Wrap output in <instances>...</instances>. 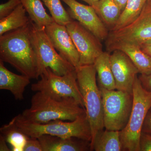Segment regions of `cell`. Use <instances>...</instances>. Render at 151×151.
Returning a JSON list of instances; mask_svg holds the SVG:
<instances>
[{"label":"cell","mask_w":151,"mask_h":151,"mask_svg":"<svg viewBox=\"0 0 151 151\" xmlns=\"http://www.w3.org/2000/svg\"><path fill=\"white\" fill-rule=\"evenodd\" d=\"M48 9L54 22L65 26L73 20L70 15L63 6L61 0H42Z\"/></svg>","instance_id":"cell-24"},{"label":"cell","mask_w":151,"mask_h":151,"mask_svg":"<svg viewBox=\"0 0 151 151\" xmlns=\"http://www.w3.org/2000/svg\"><path fill=\"white\" fill-rule=\"evenodd\" d=\"M76 70L78 87L91 128L92 144L97 134L105 128L102 94L96 82L97 72L94 64L79 66Z\"/></svg>","instance_id":"cell-4"},{"label":"cell","mask_w":151,"mask_h":151,"mask_svg":"<svg viewBox=\"0 0 151 151\" xmlns=\"http://www.w3.org/2000/svg\"><path fill=\"white\" fill-rule=\"evenodd\" d=\"M110 54L111 67L116 89L133 94L134 82L139 73L129 57L123 51L116 50Z\"/></svg>","instance_id":"cell-12"},{"label":"cell","mask_w":151,"mask_h":151,"mask_svg":"<svg viewBox=\"0 0 151 151\" xmlns=\"http://www.w3.org/2000/svg\"><path fill=\"white\" fill-rule=\"evenodd\" d=\"M66 27L78 51L80 66L94 64L103 52L101 41L75 20Z\"/></svg>","instance_id":"cell-10"},{"label":"cell","mask_w":151,"mask_h":151,"mask_svg":"<svg viewBox=\"0 0 151 151\" xmlns=\"http://www.w3.org/2000/svg\"><path fill=\"white\" fill-rule=\"evenodd\" d=\"M23 151H42V147L38 138L29 137L24 147Z\"/></svg>","instance_id":"cell-26"},{"label":"cell","mask_w":151,"mask_h":151,"mask_svg":"<svg viewBox=\"0 0 151 151\" xmlns=\"http://www.w3.org/2000/svg\"><path fill=\"white\" fill-rule=\"evenodd\" d=\"M31 20L39 28H45L54 22L47 13L42 0H20Z\"/></svg>","instance_id":"cell-20"},{"label":"cell","mask_w":151,"mask_h":151,"mask_svg":"<svg viewBox=\"0 0 151 151\" xmlns=\"http://www.w3.org/2000/svg\"><path fill=\"white\" fill-rule=\"evenodd\" d=\"M52 44L58 53L75 68L80 66L78 51L65 26L53 22L45 28Z\"/></svg>","instance_id":"cell-13"},{"label":"cell","mask_w":151,"mask_h":151,"mask_svg":"<svg viewBox=\"0 0 151 151\" xmlns=\"http://www.w3.org/2000/svg\"><path fill=\"white\" fill-rule=\"evenodd\" d=\"M148 1L149 2H150V4L151 6V0H150V1Z\"/></svg>","instance_id":"cell-34"},{"label":"cell","mask_w":151,"mask_h":151,"mask_svg":"<svg viewBox=\"0 0 151 151\" xmlns=\"http://www.w3.org/2000/svg\"><path fill=\"white\" fill-rule=\"evenodd\" d=\"M139 47L144 52L151 57V40L144 42Z\"/></svg>","instance_id":"cell-30"},{"label":"cell","mask_w":151,"mask_h":151,"mask_svg":"<svg viewBox=\"0 0 151 151\" xmlns=\"http://www.w3.org/2000/svg\"><path fill=\"white\" fill-rule=\"evenodd\" d=\"M20 4H21L20 0H9L6 2L1 4L0 19L8 15Z\"/></svg>","instance_id":"cell-25"},{"label":"cell","mask_w":151,"mask_h":151,"mask_svg":"<svg viewBox=\"0 0 151 151\" xmlns=\"http://www.w3.org/2000/svg\"><path fill=\"white\" fill-rule=\"evenodd\" d=\"M103 99V120L106 129L121 131L127 126L133 103V94L99 86Z\"/></svg>","instance_id":"cell-7"},{"label":"cell","mask_w":151,"mask_h":151,"mask_svg":"<svg viewBox=\"0 0 151 151\" xmlns=\"http://www.w3.org/2000/svg\"><path fill=\"white\" fill-rule=\"evenodd\" d=\"M139 78L144 88L148 91H151V74L148 75L141 74Z\"/></svg>","instance_id":"cell-28"},{"label":"cell","mask_w":151,"mask_h":151,"mask_svg":"<svg viewBox=\"0 0 151 151\" xmlns=\"http://www.w3.org/2000/svg\"><path fill=\"white\" fill-rule=\"evenodd\" d=\"M26 13L23 6L20 4L8 15L0 19V36L27 25L31 20L27 16Z\"/></svg>","instance_id":"cell-21"},{"label":"cell","mask_w":151,"mask_h":151,"mask_svg":"<svg viewBox=\"0 0 151 151\" xmlns=\"http://www.w3.org/2000/svg\"><path fill=\"white\" fill-rule=\"evenodd\" d=\"M98 76L99 86L108 90L116 89V82L111 69L110 54L103 52L94 63Z\"/></svg>","instance_id":"cell-18"},{"label":"cell","mask_w":151,"mask_h":151,"mask_svg":"<svg viewBox=\"0 0 151 151\" xmlns=\"http://www.w3.org/2000/svg\"><path fill=\"white\" fill-rule=\"evenodd\" d=\"M30 83L26 76L18 75L8 70L0 60V89L10 91L16 100L24 99L26 88Z\"/></svg>","instance_id":"cell-15"},{"label":"cell","mask_w":151,"mask_h":151,"mask_svg":"<svg viewBox=\"0 0 151 151\" xmlns=\"http://www.w3.org/2000/svg\"><path fill=\"white\" fill-rule=\"evenodd\" d=\"M150 111H151V108L150 110Z\"/></svg>","instance_id":"cell-35"},{"label":"cell","mask_w":151,"mask_h":151,"mask_svg":"<svg viewBox=\"0 0 151 151\" xmlns=\"http://www.w3.org/2000/svg\"><path fill=\"white\" fill-rule=\"evenodd\" d=\"M12 121L24 134L31 137L38 138L43 135L61 137H75L91 142V128L86 113L73 121L57 120L46 123L30 122L21 114Z\"/></svg>","instance_id":"cell-3"},{"label":"cell","mask_w":151,"mask_h":151,"mask_svg":"<svg viewBox=\"0 0 151 151\" xmlns=\"http://www.w3.org/2000/svg\"><path fill=\"white\" fill-rule=\"evenodd\" d=\"M6 142V141L4 137L1 134L0 135V151H11L9 147H8Z\"/></svg>","instance_id":"cell-31"},{"label":"cell","mask_w":151,"mask_h":151,"mask_svg":"<svg viewBox=\"0 0 151 151\" xmlns=\"http://www.w3.org/2000/svg\"><path fill=\"white\" fill-rule=\"evenodd\" d=\"M114 1L119 6L122 11H123L127 4L128 0H114Z\"/></svg>","instance_id":"cell-32"},{"label":"cell","mask_w":151,"mask_h":151,"mask_svg":"<svg viewBox=\"0 0 151 151\" xmlns=\"http://www.w3.org/2000/svg\"><path fill=\"white\" fill-rule=\"evenodd\" d=\"M140 151H151V134L142 132L139 141Z\"/></svg>","instance_id":"cell-27"},{"label":"cell","mask_w":151,"mask_h":151,"mask_svg":"<svg viewBox=\"0 0 151 151\" xmlns=\"http://www.w3.org/2000/svg\"><path fill=\"white\" fill-rule=\"evenodd\" d=\"M107 51L116 50L123 51L129 57L142 75L151 74V57L141 49L140 47L126 43H116L106 46Z\"/></svg>","instance_id":"cell-16"},{"label":"cell","mask_w":151,"mask_h":151,"mask_svg":"<svg viewBox=\"0 0 151 151\" xmlns=\"http://www.w3.org/2000/svg\"><path fill=\"white\" fill-rule=\"evenodd\" d=\"M37 138L42 151H91V142L77 138L43 135Z\"/></svg>","instance_id":"cell-14"},{"label":"cell","mask_w":151,"mask_h":151,"mask_svg":"<svg viewBox=\"0 0 151 151\" xmlns=\"http://www.w3.org/2000/svg\"><path fill=\"white\" fill-rule=\"evenodd\" d=\"M92 6L109 31L116 24L122 12L114 0H99Z\"/></svg>","instance_id":"cell-19"},{"label":"cell","mask_w":151,"mask_h":151,"mask_svg":"<svg viewBox=\"0 0 151 151\" xmlns=\"http://www.w3.org/2000/svg\"><path fill=\"white\" fill-rule=\"evenodd\" d=\"M81 1H84V2L88 4L89 5L92 6L97 2L99 0H81Z\"/></svg>","instance_id":"cell-33"},{"label":"cell","mask_w":151,"mask_h":151,"mask_svg":"<svg viewBox=\"0 0 151 151\" xmlns=\"http://www.w3.org/2000/svg\"><path fill=\"white\" fill-rule=\"evenodd\" d=\"M40 78L36 83L32 84V91L42 92L56 99L73 98L85 108L77 83L76 70L60 76L47 68Z\"/></svg>","instance_id":"cell-8"},{"label":"cell","mask_w":151,"mask_h":151,"mask_svg":"<svg viewBox=\"0 0 151 151\" xmlns=\"http://www.w3.org/2000/svg\"><path fill=\"white\" fill-rule=\"evenodd\" d=\"M31 34L36 53L39 78L47 68L60 76L76 70L73 65L57 52L47 36L45 28H39L32 22Z\"/></svg>","instance_id":"cell-6"},{"label":"cell","mask_w":151,"mask_h":151,"mask_svg":"<svg viewBox=\"0 0 151 151\" xmlns=\"http://www.w3.org/2000/svg\"><path fill=\"white\" fill-rule=\"evenodd\" d=\"M68 6V12L100 40H105L109 30L92 6L85 5L76 0H61Z\"/></svg>","instance_id":"cell-11"},{"label":"cell","mask_w":151,"mask_h":151,"mask_svg":"<svg viewBox=\"0 0 151 151\" xmlns=\"http://www.w3.org/2000/svg\"><path fill=\"white\" fill-rule=\"evenodd\" d=\"M90 146L91 151H123L119 131L102 130L97 134Z\"/></svg>","instance_id":"cell-17"},{"label":"cell","mask_w":151,"mask_h":151,"mask_svg":"<svg viewBox=\"0 0 151 151\" xmlns=\"http://www.w3.org/2000/svg\"><path fill=\"white\" fill-rule=\"evenodd\" d=\"M86 113L85 108L73 98L56 99L36 92L30 107L21 115L30 122L42 124L57 120L73 121Z\"/></svg>","instance_id":"cell-2"},{"label":"cell","mask_w":151,"mask_h":151,"mask_svg":"<svg viewBox=\"0 0 151 151\" xmlns=\"http://www.w3.org/2000/svg\"><path fill=\"white\" fill-rule=\"evenodd\" d=\"M151 40V6L147 1L137 18L125 27L109 31L105 40L106 46L116 43H126L139 47Z\"/></svg>","instance_id":"cell-9"},{"label":"cell","mask_w":151,"mask_h":151,"mask_svg":"<svg viewBox=\"0 0 151 151\" xmlns=\"http://www.w3.org/2000/svg\"><path fill=\"white\" fill-rule=\"evenodd\" d=\"M32 21L26 26L0 36V60L30 79L39 78L36 53L32 40Z\"/></svg>","instance_id":"cell-1"},{"label":"cell","mask_w":151,"mask_h":151,"mask_svg":"<svg viewBox=\"0 0 151 151\" xmlns=\"http://www.w3.org/2000/svg\"><path fill=\"white\" fill-rule=\"evenodd\" d=\"M150 1V0H147V1Z\"/></svg>","instance_id":"cell-36"},{"label":"cell","mask_w":151,"mask_h":151,"mask_svg":"<svg viewBox=\"0 0 151 151\" xmlns=\"http://www.w3.org/2000/svg\"><path fill=\"white\" fill-rule=\"evenodd\" d=\"M151 134V111H149L143 124L142 132Z\"/></svg>","instance_id":"cell-29"},{"label":"cell","mask_w":151,"mask_h":151,"mask_svg":"<svg viewBox=\"0 0 151 151\" xmlns=\"http://www.w3.org/2000/svg\"><path fill=\"white\" fill-rule=\"evenodd\" d=\"M133 103L127 126L120 131L123 151H140L139 141L143 124L151 108V91L144 88L136 78L133 87Z\"/></svg>","instance_id":"cell-5"},{"label":"cell","mask_w":151,"mask_h":151,"mask_svg":"<svg viewBox=\"0 0 151 151\" xmlns=\"http://www.w3.org/2000/svg\"><path fill=\"white\" fill-rule=\"evenodd\" d=\"M0 132L7 142L10 145L12 151H23L29 137L20 129L12 120L1 127Z\"/></svg>","instance_id":"cell-22"},{"label":"cell","mask_w":151,"mask_h":151,"mask_svg":"<svg viewBox=\"0 0 151 151\" xmlns=\"http://www.w3.org/2000/svg\"><path fill=\"white\" fill-rule=\"evenodd\" d=\"M147 0H128L118 21L111 30L115 31L127 26L137 18Z\"/></svg>","instance_id":"cell-23"}]
</instances>
